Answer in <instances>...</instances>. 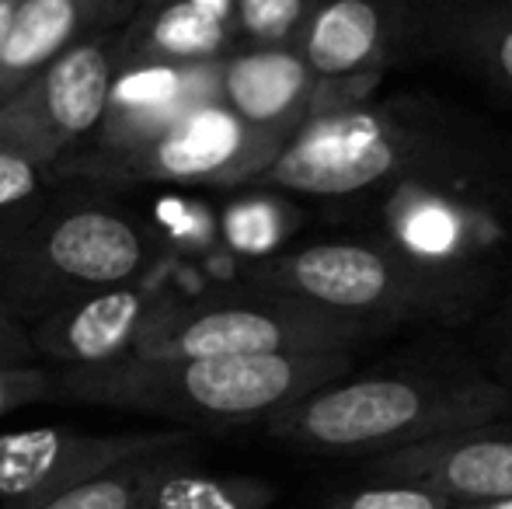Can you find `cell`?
Masks as SVG:
<instances>
[{"instance_id": "cell-1", "label": "cell", "mask_w": 512, "mask_h": 509, "mask_svg": "<svg viewBox=\"0 0 512 509\" xmlns=\"http://www.w3.org/2000/svg\"><path fill=\"white\" fill-rule=\"evenodd\" d=\"M512 387L467 363H411L345 374L265 422L269 436L314 454L384 457L436 436L509 419Z\"/></svg>"}, {"instance_id": "cell-2", "label": "cell", "mask_w": 512, "mask_h": 509, "mask_svg": "<svg viewBox=\"0 0 512 509\" xmlns=\"http://www.w3.org/2000/svg\"><path fill=\"white\" fill-rule=\"evenodd\" d=\"M356 370V353L192 356L147 360L126 356L108 367L56 370V398L81 405L161 415L185 426H251L286 412L317 387Z\"/></svg>"}, {"instance_id": "cell-3", "label": "cell", "mask_w": 512, "mask_h": 509, "mask_svg": "<svg viewBox=\"0 0 512 509\" xmlns=\"http://www.w3.org/2000/svg\"><path fill=\"white\" fill-rule=\"evenodd\" d=\"M481 164L429 119L405 109L331 105L297 129L276 161L248 185L314 199H356L373 189L474 192Z\"/></svg>"}, {"instance_id": "cell-4", "label": "cell", "mask_w": 512, "mask_h": 509, "mask_svg": "<svg viewBox=\"0 0 512 509\" xmlns=\"http://www.w3.org/2000/svg\"><path fill=\"white\" fill-rule=\"evenodd\" d=\"M300 297L324 311L366 321L380 332L398 325H450L474 311L492 272L467 258H429L401 241H317L279 252L248 269V283Z\"/></svg>"}, {"instance_id": "cell-5", "label": "cell", "mask_w": 512, "mask_h": 509, "mask_svg": "<svg viewBox=\"0 0 512 509\" xmlns=\"http://www.w3.org/2000/svg\"><path fill=\"white\" fill-rule=\"evenodd\" d=\"M154 248L150 227L133 213L53 192L0 262V304L28 328L74 300L147 276Z\"/></svg>"}, {"instance_id": "cell-6", "label": "cell", "mask_w": 512, "mask_h": 509, "mask_svg": "<svg viewBox=\"0 0 512 509\" xmlns=\"http://www.w3.org/2000/svg\"><path fill=\"white\" fill-rule=\"evenodd\" d=\"M380 328L345 314L324 311L276 290L213 293L175 300L133 356L147 360H192V356H279V353H356L380 339Z\"/></svg>"}, {"instance_id": "cell-7", "label": "cell", "mask_w": 512, "mask_h": 509, "mask_svg": "<svg viewBox=\"0 0 512 509\" xmlns=\"http://www.w3.org/2000/svg\"><path fill=\"white\" fill-rule=\"evenodd\" d=\"M279 150V140L244 126L223 102H209L143 147L112 161L74 168L60 182L248 189L276 161Z\"/></svg>"}, {"instance_id": "cell-8", "label": "cell", "mask_w": 512, "mask_h": 509, "mask_svg": "<svg viewBox=\"0 0 512 509\" xmlns=\"http://www.w3.org/2000/svg\"><path fill=\"white\" fill-rule=\"evenodd\" d=\"M119 70V25L56 56L0 102V150L53 168L91 140Z\"/></svg>"}, {"instance_id": "cell-9", "label": "cell", "mask_w": 512, "mask_h": 509, "mask_svg": "<svg viewBox=\"0 0 512 509\" xmlns=\"http://www.w3.org/2000/svg\"><path fill=\"white\" fill-rule=\"evenodd\" d=\"M189 429L161 433H77L67 426H39L0 433V503L28 509L70 489L95 482L136 457L192 447Z\"/></svg>"}, {"instance_id": "cell-10", "label": "cell", "mask_w": 512, "mask_h": 509, "mask_svg": "<svg viewBox=\"0 0 512 509\" xmlns=\"http://www.w3.org/2000/svg\"><path fill=\"white\" fill-rule=\"evenodd\" d=\"M209 102H220V63H122L91 140L53 164L49 178L129 154Z\"/></svg>"}, {"instance_id": "cell-11", "label": "cell", "mask_w": 512, "mask_h": 509, "mask_svg": "<svg viewBox=\"0 0 512 509\" xmlns=\"http://www.w3.org/2000/svg\"><path fill=\"white\" fill-rule=\"evenodd\" d=\"M175 300L157 279L140 276L46 314L28 325V342L35 360H46L53 370L108 367L133 356Z\"/></svg>"}, {"instance_id": "cell-12", "label": "cell", "mask_w": 512, "mask_h": 509, "mask_svg": "<svg viewBox=\"0 0 512 509\" xmlns=\"http://www.w3.org/2000/svg\"><path fill=\"white\" fill-rule=\"evenodd\" d=\"M418 28L422 18L411 0H317L293 46L324 98L408 53Z\"/></svg>"}, {"instance_id": "cell-13", "label": "cell", "mask_w": 512, "mask_h": 509, "mask_svg": "<svg viewBox=\"0 0 512 509\" xmlns=\"http://www.w3.org/2000/svg\"><path fill=\"white\" fill-rule=\"evenodd\" d=\"M363 482L422 485L453 503L512 499V419L481 422L363 461Z\"/></svg>"}, {"instance_id": "cell-14", "label": "cell", "mask_w": 512, "mask_h": 509, "mask_svg": "<svg viewBox=\"0 0 512 509\" xmlns=\"http://www.w3.org/2000/svg\"><path fill=\"white\" fill-rule=\"evenodd\" d=\"M220 102L244 126L286 147L321 112V84L297 46H237L220 60Z\"/></svg>"}, {"instance_id": "cell-15", "label": "cell", "mask_w": 512, "mask_h": 509, "mask_svg": "<svg viewBox=\"0 0 512 509\" xmlns=\"http://www.w3.org/2000/svg\"><path fill=\"white\" fill-rule=\"evenodd\" d=\"M129 11L133 0H18L0 53V102L88 35L122 25Z\"/></svg>"}, {"instance_id": "cell-16", "label": "cell", "mask_w": 512, "mask_h": 509, "mask_svg": "<svg viewBox=\"0 0 512 509\" xmlns=\"http://www.w3.org/2000/svg\"><path fill=\"white\" fill-rule=\"evenodd\" d=\"M237 49L227 18L199 0H140L119 25L122 63H220Z\"/></svg>"}, {"instance_id": "cell-17", "label": "cell", "mask_w": 512, "mask_h": 509, "mask_svg": "<svg viewBox=\"0 0 512 509\" xmlns=\"http://www.w3.org/2000/svg\"><path fill=\"white\" fill-rule=\"evenodd\" d=\"M443 28V46L488 84L512 91V7H446L425 28Z\"/></svg>"}, {"instance_id": "cell-18", "label": "cell", "mask_w": 512, "mask_h": 509, "mask_svg": "<svg viewBox=\"0 0 512 509\" xmlns=\"http://www.w3.org/2000/svg\"><path fill=\"white\" fill-rule=\"evenodd\" d=\"M276 485L251 475H213L192 468V454L171 464L154 485L147 509H269Z\"/></svg>"}, {"instance_id": "cell-19", "label": "cell", "mask_w": 512, "mask_h": 509, "mask_svg": "<svg viewBox=\"0 0 512 509\" xmlns=\"http://www.w3.org/2000/svg\"><path fill=\"white\" fill-rule=\"evenodd\" d=\"M182 457H189V447L136 457V461L119 464L115 471L81 485V489H70V492H63V496H53V499H46V503L28 506V509H147L150 496H154V485L161 482L164 471L182 461Z\"/></svg>"}, {"instance_id": "cell-20", "label": "cell", "mask_w": 512, "mask_h": 509, "mask_svg": "<svg viewBox=\"0 0 512 509\" xmlns=\"http://www.w3.org/2000/svg\"><path fill=\"white\" fill-rule=\"evenodd\" d=\"M317 0H230L237 46H293Z\"/></svg>"}, {"instance_id": "cell-21", "label": "cell", "mask_w": 512, "mask_h": 509, "mask_svg": "<svg viewBox=\"0 0 512 509\" xmlns=\"http://www.w3.org/2000/svg\"><path fill=\"white\" fill-rule=\"evenodd\" d=\"M220 234L237 255H276L283 241V206L276 199L262 196V189H251V196H237L220 213Z\"/></svg>"}, {"instance_id": "cell-22", "label": "cell", "mask_w": 512, "mask_h": 509, "mask_svg": "<svg viewBox=\"0 0 512 509\" xmlns=\"http://www.w3.org/2000/svg\"><path fill=\"white\" fill-rule=\"evenodd\" d=\"M53 196V178L46 168L25 161L18 154L0 150V234L18 238L35 213Z\"/></svg>"}, {"instance_id": "cell-23", "label": "cell", "mask_w": 512, "mask_h": 509, "mask_svg": "<svg viewBox=\"0 0 512 509\" xmlns=\"http://www.w3.org/2000/svg\"><path fill=\"white\" fill-rule=\"evenodd\" d=\"M457 503L422 485L405 482H363L356 489H345L331 496L317 509H453Z\"/></svg>"}, {"instance_id": "cell-24", "label": "cell", "mask_w": 512, "mask_h": 509, "mask_svg": "<svg viewBox=\"0 0 512 509\" xmlns=\"http://www.w3.org/2000/svg\"><path fill=\"white\" fill-rule=\"evenodd\" d=\"M56 401V370L42 363H18V367H0V419L18 408Z\"/></svg>"}, {"instance_id": "cell-25", "label": "cell", "mask_w": 512, "mask_h": 509, "mask_svg": "<svg viewBox=\"0 0 512 509\" xmlns=\"http://www.w3.org/2000/svg\"><path fill=\"white\" fill-rule=\"evenodd\" d=\"M485 353L492 377L499 384L512 387V293L499 304V311L485 325Z\"/></svg>"}, {"instance_id": "cell-26", "label": "cell", "mask_w": 512, "mask_h": 509, "mask_svg": "<svg viewBox=\"0 0 512 509\" xmlns=\"http://www.w3.org/2000/svg\"><path fill=\"white\" fill-rule=\"evenodd\" d=\"M18 363H35L28 328L14 321L0 304V367H18Z\"/></svg>"}, {"instance_id": "cell-27", "label": "cell", "mask_w": 512, "mask_h": 509, "mask_svg": "<svg viewBox=\"0 0 512 509\" xmlns=\"http://www.w3.org/2000/svg\"><path fill=\"white\" fill-rule=\"evenodd\" d=\"M492 171V189H499V203L506 206V213L512 217V140L506 143V154H502V164H488Z\"/></svg>"}, {"instance_id": "cell-28", "label": "cell", "mask_w": 512, "mask_h": 509, "mask_svg": "<svg viewBox=\"0 0 512 509\" xmlns=\"http://www.w3.org/2000/svg\"><path fill=\"white\" fill-rule=\"evenodd\" d=\"M14 7H18V0H0V53H4V39H7V28H11Z\"/></svg>"}, {"instance_id": "cell-29", "label": "cell", "mask_w": 512, "mask_h": 509, "mask_svg": "<svg viewBox=\"0 0 512 509\" xmlns=\"http://www.w3.org/2000/svg\"><path fill=\"white\" fill-rule=\"evenodd\" d=\"M453 509H512V499H488V503H457Z\"/></svg>"}, {"instance_id": "cell-30", "label": "cell", "mask_w": 512, "mask_h": 509, "mask_svg": "<svg viewBox=\"0 0 512 509\" xmlns=\"http://www.w3.org/2000/svg\"><path fill=\"white\" fill-rule=\"evenodd\" d=\"M11 245H14V238H4V234H0V262H4V255L11 252Z\"/></svg>"}, {"instance_id": "cell-31", "label": "cell", "mask_w": 512, "mask_h": 509, "mask_svg": "<svg viewBox=\"0 0 512 509\" xmlns=\"http://www.w3.org/2000/svg\"><path fill=\"white\" fill-rule=\"evenodd\" d=\"M133 4H140V0H133Z\"/></svg>"}]
</instances>
